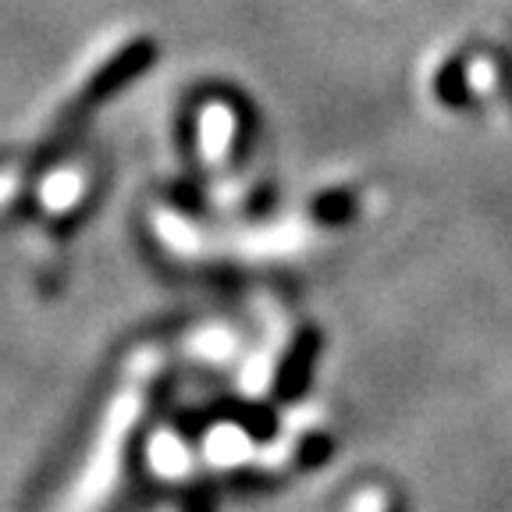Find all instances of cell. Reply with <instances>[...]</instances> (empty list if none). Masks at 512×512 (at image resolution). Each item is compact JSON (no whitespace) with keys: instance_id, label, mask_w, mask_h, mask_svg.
I'll return each mask as SVG.
<instances>
[{"instance_id":"7a4b0ae2","label":"cell","mask_w":512,"mask_h":512,"mask_svg":"<svg viewBox=\"0 0 512 512\" xmlns=\"http://www.w3.org/2000/svg\"><path fill=\"white\" fill-rule=\"evenodd\" d=\"M82 189V178L75 175V171H61L57 178H50L47 189H43V200L50 203V207H64V203L75 200V192Z\"/></svg>"},{"instance_id":"6da1fadb","label":"cell","mask_w":512,"mask_h":512,"mask_svg":"<svg viewBox=\"0 0 512 512\" xmlns=\"http://www.w3.org/2000/svg\"><path fill=\"white\" fill-rule=\"evenodd\" d=\"M228 139H232V111L214 107V111L203 118V143H207L210 150H221Z\"/></svg>"}]
</instances>
